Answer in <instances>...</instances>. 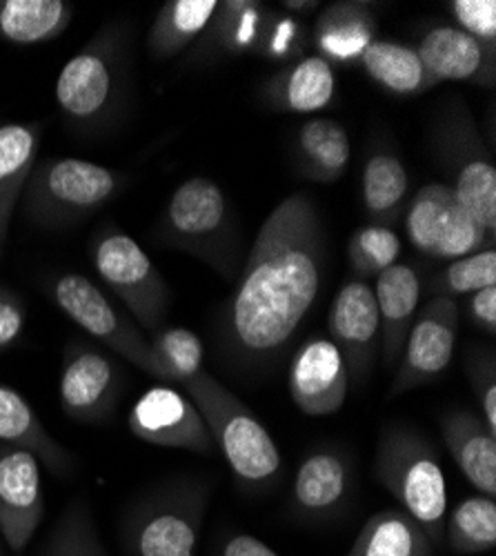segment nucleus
<instances>
[{"label": "nucleus", "mask_w": 496, "mask_h": 556, "mask_svg": "<svg viewBox=\"0 0 496 556\" xmlns=\"http://www.w3.org/2000/svg\"><path fill=\"white\" fill-rule=\"evenodd\" d=\"M356 485L352 458L341 447H317L307 452L294 475L290 507L307 523L336 519L349 503Z\"/></svg>", "instance_id": "16"}, {"label": "nucleus", "mask_w": 496, "mask_h": 556, "mask_svg": "<svg viewBox=\"0 0 496 556\" xmlns=\"http://www.w3.org/2000/svg\"><path fill=\"white\" fill-rule=\"evenodd\" d=\"M468 309H470L472 323L479 330L494 334L496 332V286L474 292Z\"/></svg>", "instance_id": "43"}, {"label": "nucleus", "mask_w": 496, "mask_h": 556, "mask_svg": "<svg viewBox=\"0 0 496 556\" xmlns=\"http://www.w3.org/2000/svg\"><path fill=\"white\" fill-rule=\"evenodd\" d=\"M76 8L65 0H0V40L42 45L59 38L74 21Z\"/></svg>", "instance_id": "28"}, {"label": "nucleus", "mask_w": 496, "mask_h": 556, "mask_svg": "<svg viewBox=\"0 0 496 556\" xmlns=\"http://www.w3.org/2000/svg\"><path fill=\"white\" fill-rule=\"evenodd\" d=\"M349 136L330 118L305 121L296 136V163L305 178L317 182L339 180L349 165Z\"/></svg>", "instance_id": "29"}, {"label": "nucleus", "mask_w": 496, "mask_h": 556, "mask_svg": "<svg viewBox=\"0 0 496 556\" xmlns=\"http://www.w3.org/2000/svg\"><path fill=\"white\" fill-rule=\"evenodd\" d=\"M434 154L447 174V185L455 190L466 212L496 237V167L487 154L481 131L470 110L455 101L436 118L432 134Z\"/></svg>", "instance_id": "7"}, {"label": "nucleus", "mask_w": 496, "mask_h": 556, "mask_svg": "<svg viewBox=\"0 0 496 556\" xmlns=\"http://www.w3.org/2000/svg\"><path fill=\"white\" fill-rule=\"evenodd\" d=\"M410 192V176L398 154L390 148L370 152L360 176V203L374 225L392 227Z\"/></svg>", "instance_id": "26"}, {"label": "nucleus", "mask_w": 496, "mask_h": 556, "mask_svg": "<svg viewBox=\"0 0 496 556\" xmlns=\"http://www.w3.org/2000/svg\"><path fill=\"white\" fill-rule=\"evenodd\" d=\"M212 434L214 447L228 460L237 483L247 492H265L281 477V452L256 414L205 369L186 386Z\"/></svg>", "instance_id": "2"}, {"label": "nucleus", "mask_w": 496, "mask_h": 556, "mask_svg": "<svg viewBox=\"0 0 496 556\" xmlns=\"http://www.w3.org/2000/svg\"><path fill=\"white\" fill-rule=\"evenodd\" d=\"M496 286V252L494 248L479 250L463 258L449 263L443 271L434 276L430 290L434 296H461L474 294L485 288Z\"/></svg>", "instance_id": "37"}, {"label": "nucleus", "mask_w": 496, "mask_h": 556, "mask_svg": "<svg viewBox=\"0 0 496 556\" xmlns=\"http://www.w3.org/2000/svg\"><path fill=\"white\" fill-rule=\"evenodd\" d=\"M441 434L463 477L483 496L496 494V437L470 409H449L441 416Z\"/></svg>", "instance_id": "20"}, {"label": "nucleus", "mask_w": 496, "mask_h": 556, "mask_svg": "<svg viewBox=\"0 0 496 556\" xmlns=\"http://www.w3.org/2000/svg\"><path fill=\"white\" fill-rule=\"evenodd\" d=\"M127 31L107 23L65 63L56 78V103L76 129L107 127L118 112L127 80Z\"/></svg>", "instance_id": "5"}, {"label": "nucleus", "mask_w": 496, "mask_h": 556, "mask_svg": "<svg viewBox=\"0 0 496 556\" xmlns=\"http://www.w3.org/2000/svg\"><path fill=\"white\" fill-rule=\"evenodd\" d=\"M44 517L40 460L21 447L0 443V541L23 554Z\"/></svg>", "instance_id": "15"}, {"label": "nucleus", "mask_w": 496, "mask_h": 556, "mask_svg": "<svg viewBox=\"0 0 496 556\" xmlns=\"http://www.w3.org/2000/svg\"><path fill=\"white\" fill-rule=\"evenodd\" d=\"M443 541L457 554H483L496 545V503L492 496H468L445 519Z\"/></svg>", "instance_id": "33"}, {"label": "nucleus", "mask_w": 496, "mask_h": 556, "mask_svg": "<svg viewBox=\"0 0 496 556\" xmlns=\"http://www.w3.org/2000/svg\"><path fill=\"white\" fill-rule=\"evenodd\" d=\"M125 188V176L82 159H44L31 167L25 190V216L48 229L72 227L99 212Z\"/></svg>", "instance_id": "6"}, {"label": "nucleus", "mask_w": 496, "mask_h": 556, "mask_svg": "<svg viewBox=\"0 0 496 556\" xmlns=\"http://www.w3.org/2000/svg\"><path fill=\"white\" fill-rule=\"evenodd\" d=\"M288 388L305 416H330L345 405L349 377L339 348L330 339H309L294 354Z\"/></svg>", "instance_id": "18"}, {"label": "nucleus", "mask_w": 496, "mask_h": 556, "mask_svg": "<svg viewBox=\"0 0 496 556\" xmlns=\"http://www.w3.org/2000/svg\"><path fill=\"white\" fill-rule=\"evenodd\" d=\"M40 556H107L94 513L85 498H76L65 507Z\"/></svg>", "instance_id": "34"}, {"label": "nucleus", "mask_w": 496, "mask_h": 556, "mask_svg": "<svg viewBox=\"0 0 496 556\" xmlns=\"http://www.w3.org/2000/svg\"><path fill=\"white\" fill-rule=\"evenodd\" d=\"M0 556H8V552H5V547H3V543H0Z\"/></svg>", "instance_id": "45"}, {"label": "nucleus", "mask_w": 496, "mask_h": 556, "mask_svg": "<svg viewBox=\"0 0 496 556\" xmlns=\"http://www.w3.org/2000/svg\"><path fill=\"white\" fill-rule=\"evenodd\" d=\"M374 479L394 496L434 545L443 543L447 483L434 443L410 426L383 428L374 454Z\"/></svg>", "instance_id": "3"}, {"label": "nucleus", "mask_w": 496, "mask_h": 556, "mask_svg": "<svg viewBox=\"0 0 496 556\" xmlns=\"http://www.w3.org/2000/svg\"><path fill=\"white\" fill-rule=\"evenodd\" d=\"M305 48H307L305 25L290 14L269 12L254 54L267 61L290 65L305 56Z\"/></svg>", "instance_id": "38"}, {"label": "nucleus", "mask_w": 496, "mask_h": 556, "mask_svg": "<svg viewBox=\"0 0 496 556\" xmlns=\"http://www.w3.org/2000/svg\"><path fill=\"white\" fill-rule=\"evenodd\" d=\"M212 556H279V554L252 534L230 532L218 541Z\"/></svg>", "instance_id": "42"}, {"label": "nucleus", "mask_w": 496, "mask_h": 556, "mask_svg": "<svg viewBox=\"0 0 496 556\" xmlns=\"http://www.w3.org/2000/svg\"><path fill=\"white\" fill-rule=\"evenodd\" d=\"M161 369V381L183 388L203 369V341L188 328H163L150 341Z\"/></svg>", "instance_id": "35"}, {"label": "nucleus", "mask_w": 496, "mask_h": 556, "mask_svg": "<svg viewBox=\"0 0 496 556\" xmlns=\"http://www.w3.org/2000/svg\"><path fill=\"white\" fill-rule=\"evenodd\" d=\"M326 231L317 205L292 194L258 231L237 292L225 312L220 341L243 369H267L296 334L319 296Z\"/></svg>", "instance_id": "1"}, {"label": "nucleus", "mask_w": 496, "mask_h": 556, "mask_svg": "<svg viewBox=\"0 0 496 556\" xmlns=\"http://www.w3.org/2000/svg\"><path fill=\"white\" fill-rule=\"evenodd\" d=\"M129 432L158 447L212 454L214 441L199 407L174 388L156 386L141 394L127 416Z\"/></svg>", "instance_id": "14"}, {"label": "nucleus", "mask_w": 496, "mask_h": 556, "mask_svg": "<svg viewBox=\"0 0 496 556\" xmlns=\"http://www.w3.org/2000/svg\"><path fill=\"white\" fill-rule=\"evenodd\" d=\"M40 141V123L0 125V256L5 254L12 216L21 203L27 176L38 161Z\"/></svg>", "instance_id": "25"}, {"label": "nucleus", "mask_w": 496, "mask_h": 556, "mask_svg": "<svg viewBox=\"0 0 496 556\" xmlns=\"http://www.w3.org/2000/svg\"><path fill=\"white\" fill-rule=\"evenodd\" d=\"M328 328L332 343L345 361L349 383H366L381 348V323L374 290L358 278L347 281L332 301Z\"/></svg>", "instance_id": "17"}, {"label": "nucleus", "mask_w": 496, "mask_h": 556, "mask_svg": "<svg viewBox=\"0 0 496 556\" xmlns=\"http://www.w3.org/2000/svg\"><path fill=\"white\" fill-rule=\"evenodd\" d=\"M400 256V239L392 227L364 225L349 237L347 261L358 278H372L392 267Z\"/></svg>", "instance_id": "36"}, {"label": "nucleus", "mask_w": 496, "mask_h": 556, "mask_svg": "<svg viewBox=\"0 0 496 556\" xmlns=\"http://www.w3.org/2000/svg\"><path fill=\"white\" fill-rule=\"evenodd\" d=\"M232 212L222 190L209 178L180 182L169 197L156 229V241L194 254L222 274L230 271Z\"/></svg>", "instance_id": "8"}, {"label": "nucleus", "mask_w": 496, "mask_h": 556, "mask_svg": "<svg viewBox=\"0 0 496 556\" xmlns=\"http://www.w3.org/2000/svg\"><path fill=\"white\" fill-rule=\"evenodd\" d=\"M459 330V303L434 296L421 309L405 339L390 396L434 383L453 363Z\"/></svg>", "instance_id": "13"}, {"label": "nucleus", "mask_w": 496, "mask_h": 556, "mask_svg": "<svg viewBox=\"0 0 496 556\" xmlns=\"http://www.w3.org/2000/svg\"><path fill=\"white\" fill-rule=\"evenodd\" d=\"M434 543L400 507L370 517L345 556H434Z\"/></svg>", "instance_id": "27"}, {"label": "nucleus", "mask_w": 496, "mask_h": 556, "mask_svg": "<svg viewBox=\"0 0 496 556\" xmlns=\"http://www.w3.org/2000/svg\"><path fill=\"white\" fill-rule=\"evenodd\" d=\"M405 231L421 254L436 261H457L494 248V239L466 212L447 182H430L415 194L405 214Z\"/></svg>", "instance_id": "11"}, {"label": "nucleus", "mask_w": 496, "mask_h": 556, "mask_svg": "<svg viewBox=\"0 0 496 556\" xmlns=\"http://www.w3.org/2000/svg\"><path fill=\"white\" fill-rule=\"evenodd\" d=\"M218 0H167L161 5L150 34L148 50L156 61H169L207 29Z\"/></svg>", "instance_id": "31"}, {"label": "nucleus", "mask_w": 496, "mask_h": 556, "mask_svg": "<svg viewBox=\"0 0 496 556\" xmlns=\"http://www.w3.org/2000/svg\"><path fill=\"white\" fill-rule=\"evenodd\" d=\"M421 296L419 274L403 263H394L377 276V307L381 323V356L385 367H394L400 358L405 339L417 316Z\"/></svg>", "instance_id": "23"}, {"label": "nucleus", "mask_w": 496, "mask_h": 556, "mask_svg": "<svg viewBox=\"0 0 496 556\" xmlns=\"http://www.w3.org/2000/svg\"><path fill=\"white\" fill-rule=\"evenodd\" d=\"M336 94V78L321 56H303L263 85V99L275 112L314 114L326 110Z\"/></svg>", "instance_id": "24"}, {"label": "nucleus", "mask_w": 496, "mask_h": 556, "mask_svg": "<svg viewBox=\"0 0 496 556\" xmlns=\"http://www.w3.org/2000/svg\"><path fill=\"white\" fill-rule=\"evenodd\" d=\"M379 36V23L370 5L339 0L328 5L314 23V48L326 63L354 65Z\"/></svg>", "instance_id": "22"}, {"label": "nucleus", "mask_w": 496, "mask_h": 556, "mask_svg": "<svg viewBox=\"0 0 496 556\" xmlns=\"http://www.w3.org/2000/svg\"><path fill=\"white\" fill-rule=\"evenodd\" d=\"M0 443L31 452L59 477H67L76 468L74 454L48 432L29 401L5 383H0Z\"/></svg>", "instance_id": "21"}, {"label": "nucleus", "mask_w": 496, "mask_h": 556, "mask_svg": "<svg viewBox=\"0 0 496 556\" xmlns=\"http://www.w3.org/2000/svg\"><path fill=\"white\" fill-rule=\"evenodd\" d=\"M212 485L203 479H171L143 492L120 523L129 556H196Z\"/></svg>", "instance_id": "4"}, {"label": "nucleus", "mask_w": 496, "mask_h": 556, "mask_svg": "<svg viewBox=\"0 0 496 556\" xmlns=\"http://www.w3.org/2000/svg\"><path fill=\"white\" fill-rule=\"evenodd\" d=\"M466 377L483 412V424L496 437V356L489 348H470L466 354Z\"/></svg>", "instance_id": "39"}, {"label": "nucleus", "mask_w": 496, "mask_h": 556, "mask_svg": "<svg viewBox=\"0 0 496 556\" xmlns=\"http://www.w3.org/2000/svg\"><path fill=\"white\" fill-rule=\"evenodd\" d=\"M89 258L103 283L148 332L161 330L169 309V288L145 250L114 225H103L89 241Z\"/></svg>", "instance_id": "9"}, {"label": "nucleus", "mask_w": 496, "mask_h": 556, "mask_svg": "<svg viewBox=\"0 0 496 556\" xmlns=\"http://www.w3.org/2000/svg\"><path fill=\"white\" fill-rule=\"evenodd\" d=\"M269 10L256 0H222L207 25V42L222 54H250L256 52Z\"/></svg>", "instance_id": "32"}, {"label": "nucleus", "mask_w": 496, "mask_h": 556, "mask_svg": "<svg viewBox=\"0 0 496 556\" xmlns=\"http://www.w3.org/2000/svg\"><path fill=\"white\" fill-rule=\"evenodd\" d=\"M56 307L103 348L161 381V369L150 341L107 296L82 274H61L50 286Z\"/></svg>", "instance_id": "10"}, {"label": "nucleus", "mask_w": 496, "mask_h": 556, "mask_svg": "<svg viewBox=\"0 0 496 556\" xmlns=\"http://www.w3.org/2000/svg\"><path fill=\"white\" fill-rule=\"evenodd\" d=\"M432 85L455 80L479 87L496 85V48L459 27L434 25L415 45Z\"/></svg>", "instance_id": "19"}, {"label": "nucleus", "mask_w": 496, "mask_h": 556, "mask_svg": "<svg viewBox=\"0 0 496 556\" xmlns=\"http://www.w3.org/2000/svg\"><path fill=\"white\" fill-rule=\"evenodd\" d=\"M120 392V367L107 352L85 339L67 343L59 381L61 407L67 419L82 426H97L112 419Z\"/></svg>", "instance_id": "12"}, {"label": "nucleus", "mask_w": 496, "mask_h": 556, "mask_svg": "<svg viewBox=\"0 0 496 556\" xmlns=\"http://www.w3.org/2000/svg\"><path fill=\"white\" fill-rule=\"evenodd\" d=\"M358 63L394 97H421L434 87L415 45L377 38Z\"/></svg>", "instance_id": "30"}, {"label": "nucleus", "mask_w": 496, "mask_h": 556, "mask_svg": "<svg viewBox=\"0 0 496 556\" xmlns=\"http://www.w3.org/2000/svg\"><path fill=\"white\" fill-rule=\"evenodd\" d=\"M27 305L10 288L0 286V352L10 350L25 332Z\"/></svg>", "instance_id": "41"}, {"label": "nucleus", "mask_w": 496, "mask_h": 556, "mask_svg": "<svg viewBox=\"0 0 496 556\" xmlns=\"http://www.w3.org/2000/svg\"><path fill=\"white\" fill-rule=\"evenodd\" d=\"M459 29L496 48V3L494 0H453L447 3Z\"/></svg>", "instance_id": "40"}, {"label": "nucleus", "mask_w": 496, "mask_h": 556, "mask_svg": "<svg viewBox=\"0 0 496 556\" xmlns=\"http://www.w3.org/2000/svg\"><path fill=\"white\" fill-rule=\"evenodd\" d=\"M283 8H285L288 12L309 14V12H314L317 8H321V3H319V0H307V3H298V0H285Z\"/></svg>", "instance_id": "44"}]
</instances>
